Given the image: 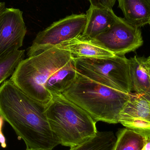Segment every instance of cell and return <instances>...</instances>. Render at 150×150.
Instances as JSON below:
<instances>
[{"label": "cell", "instance_id": "cell-11", "mask_svg": "<svg viewBox=\"0 0 150 150\" xmlns=\"http://www.w3.org/2000/svg\"><path fill=\"white\" fill-rule=\"evenodd\" d=\"M124 19L129 24L141 28L149 24L150 19V0H118Z\"/></svg>", "mask_w": 150, "mask_h": 150}, {"label": "cell", "instance_id": "cell-5", "mask_svg": "<svg viewBox=\"0 0 150 150\" xmlns=\"http://www.w3.org/2000/svg\"><path fill=\"white\" fill-rule=\"evenodd\" d=\"M77 73L99 83L125 93H131L129 60L115 55L106 58H74Z\"/></svg>", "mask_w": 150, "mask_h": 150}, {"label": "cell", "instance_id": "cell-18", "mask_svg": "<svg viewBox=\"0 0 150 150\" xmlns=\"http://www.w3.org/2000/svg\"><path fill=\"white\" fill-rule=\"evenodd\" d=\"M116 0H89L91 6L103 9H112Z\"/></svg>", "mask_w": 150, "mask_h": 150}, {"label": "cell", "instance_id": "cell-19", "mask_svg": "<svg viewBox=\"0 0 150 150\" xmlns=\"http://www.w3.org/2000/svg\"><path fill=\"white\" fill-rule=\"evenodd\" d=\"M5 3L0 2V13L5 8Z\"/></svg>", "mask_w": 150, "mask_h": 150}, {"label": "cell", "instance_id": "cell-10", "mask_svg": "<svg viewBox=\"0 0 150 150\" xmlns=\"http://www.w3.org/2000/svg\"><path fill=\"white\" fill-rule=\"evenodd\" d=\"M86 23L79 36L84 40H90L108 30L118 18L112 9H103L90 6L86 12Z\"/></svg>", "mask_w": 150, "mask_h": 150}, {"label": "cell", "instance_id": "cell-9", "mask_svg": "<svg viewBox=\"0 0 150 150\" xmlns=\"http://www.w3.org/2000/svg\"><path fill=\"white\" fill-rule=\"evenodd\" d=\"M119 123L150 140V98L131 93L130 100L120 113Z\"/></svg>", "mask_w": 150, "mask_h": 150}, {"label": "cell", "instance_id": "cell-8", "mask_svg": "<svg viewBox=\"0 0 150 150\" xmlns=\"http://www.w3.org/2000/svg\"><path fill=\"white\" fill-rule=\"evenodd\" d=\"M26 33L23 12L5 8L0 13V59L22 47Z\"/></svg>", "mask_w": 150, "mask_h": 150}, {"label": "cell", "instance_id": "cell-21", "mask_svg": "<svg viewBox=\"0 0 150 150\" xmlns=\"http://www.w3.org/2000/svg\"><path fill=\"white\" fill-rule=\"evenodd\" d=\"M145 62H146V63L147 65H149V66L150 67V56L149 57V58H148V59H147L146 60Z\"/></svg>", "mask_w": 150, "mask_h": 150}, {"label": "cell", "instance_id": "cell-4", "mask_svg": "<svg viewBox=\"0 0 150 150\" xmlns=\"http://www.w3.org/2000/svg\"><path fill=\"white\" fill-rule=\"evenodd\" d=\"M46 112L51 129L62 146L74 147L98 132L97 122L62 94L52 96L46 105Z\"/></svg>", "mask_w": 150, "mask_h": 150}, {"label": "cell", "instance_id": "cell-6", "mask_svg": "<svg viewBox=\"0 0 150 150\" xmlns=\"http://www.w3.org/2000/svg\"><path fill=\"white\" fill-rule=\"evenodd\" d=\"M86 23V14H73L53 23L40 32L27 49L28 57L39 54L65 41L79 37Z\"/></svg>", "mask_w": 150, "mask_h": 150}, {"label": "cell", "instance_id": "cell-3", "mask_svg": "<svg viewBox=\"0 0 150 150\" xmlns=\"http://www.w3.org/2000/svg\"><path fill=\"white\" fill-rule=\"evenodd\" d=\"M74 58L70 52L55 47L23 60L10 79L27 95L47 105L52 98L45 87L47 81Z\"/></svg>", "mask_w": 150, "mask_h": 150}, {"label": "cell", "instance_id": "cell-7", "mask_svg": "<svg viewBox=\"0 0 150 150\" xmlns=\"http://www.w3.org/2000/svg\"><path fill=\"white\" fill-rule=\"evenodd\" d=\"M88 40L119 56L135 51L144 43L140 28L119 17L108 30Z\"/></svg>", "mask_w": 150, "mask_h": 150}, {"label": "cell", "instance_id": "cell-17", "mask_svg": "<svg viewBox=\"0 0 150 150\" xmlns=\"http://www.w3.org/2000/svg\"><path fill=\"white\" fill-rule=\"evenodd\" d=\"M24 50H18L0 59V86L13 74L19 63L24 59Z\"/></svg>", "mask_w": 150, "mask_h": 150}, {"label": "cell", "instance_id": "cell-23", "mask_svg": "<svg viewBox=\"0 0 150 150\" xmlns=\"http://www.w3.org/2000/svg\"><path fill=\"white\" fill-rule=\"evenodd\" d=\"M149 25L150 26V19L149 20Z\"/></svg>", "mask_w": 150, "mask_h": 150}, {"label": "cell", "instance_id": "cell-24", "mask_svg": "<svg viewBox=\"0 0 150 150\" xmlns=\"http://www.w3.org/2000/svg\"><path fill=\"white\" fill-rule=\"evenodd\" d=\"M26 150H33V149H26Z\"/></svg>", "mask_w": 150, "mask_h": 150}, {"label": "cell", "instance_id": "cell-15", "mask_svg": "<svg viewBox=\"0 0 150 150\" xmlns=\"http://www.w3.org/2000/svg\"><path fill=\"white\" fill-rule=\"evenodd\" d=\"M116 137L112 150H142L150 141L143 135L126 127L119 129Z\"/></svg>", "mask_w": 150, "mask_h": 150}, {"label": "cell", "instance_id": "cell-20", "mask_svg": "<svg viewBox=\"0 0 150 150\" xmlns=\"http://www.w3.org/2000/svg\"><path fill=\"white\" fill-rule=\"evenodd\" d=\"M142 150H150V141L144 146Z\"/></svg>", "mask_w": 150, "mask_h": 150}, {"label": "cell", "instance_id": "cell-12", "mask_svg": "<svg viewBox=\"0 0 150 150\" xmlns=\"http://www.w3.org/2000/svg\"><path fill=\"white\" fill-rule=\"evenodd\" d=\"M56 47L70 52L74 58H106L115 55L105 48L79 37L62 42Z\"/></svg>", "mask_w": 150, "mask_h": 150}, {"label": "cell", "instance_id": "cell-2", "mask_svg": "<svg viewBox=\"0 0 150 150\" xmlns=\"http://www.w3.org/2000/svg\"><path fill=\"white\" fill-rule=\"evenodd\" d=\"M62 95L88 114L96 122L119 123L120 113L130 100L125 93L93 81L77 73Z\"/></svg>", "mask_w": 150, "mask_h": 150}, {"label": "cell", "instance_id": "cell-22", "mask_svg": "<svg viewBox=\"0 0 150 150\" xmlns=\"http://www.w3.org/2000/svg\"><path fill=\"white\" fill-rule=\"evenodd\" d=\"M145 63H146V62H145ZM147 67H148V72H149V76L150 77V66H149V65H147Z\"/></svg>", "mask_w": 150, "mask_h": 150}, {"label": "cell", "instance_id": "cell-13", "mask_svg": "<svg viewBox=\"0 0 150 150\" xmlns=\"http://www.w3.org/2000/svg\"><path fill=\"white\" fill-rule=\"evenodd\" d=\"M129 60L132 91L150 98V77L145 63L146 59L135 56Z\"/></svg>", "mask_w": 150, "mask_h": 150}, {"label": "cell", "instance_id": "cell-14", "mask_svg": "<svg viewBox=\"0 0 150 150\" xmlns=\"http://www.w3.org/2000/svg\"><path fill=\"white\" fill-rule=\"evenodd\" d=\"M77 74L73 59L49 77L45 86L46 89L52 96L62 94L74 83Z\"/></svg>", "mask_w": 150, "mask_h": 150}, {"label": "cell", "instance_id": "cell-16", "mask_svg": "<svg viewBox=\"0 0 150 150\" xmlns=\"http://www.w3.org/2000/svg\"><path fill=\"white\" fill-rule=\"evenodd\" d=\"M116 141L112 131H98L95 135L69 150H112Z\"/></svg>", "mask_w": 150, "mask_h": 150}, {"label": "cell", "instance_id": "cell-1", "mask_svg": "<svg viewBox=\"0 0 150 150\" xmlns=\"http://www.w3.org/2000/svg\"><path fill=\"white\" fill-rule=\"evenodd\" d=\"M46 108L10 79L0 86V117L23 140L26 149L52 150L59 144L49 125Z\"/></svg>", "mask_w": 150, "mask_h": 150}]
</instances>
